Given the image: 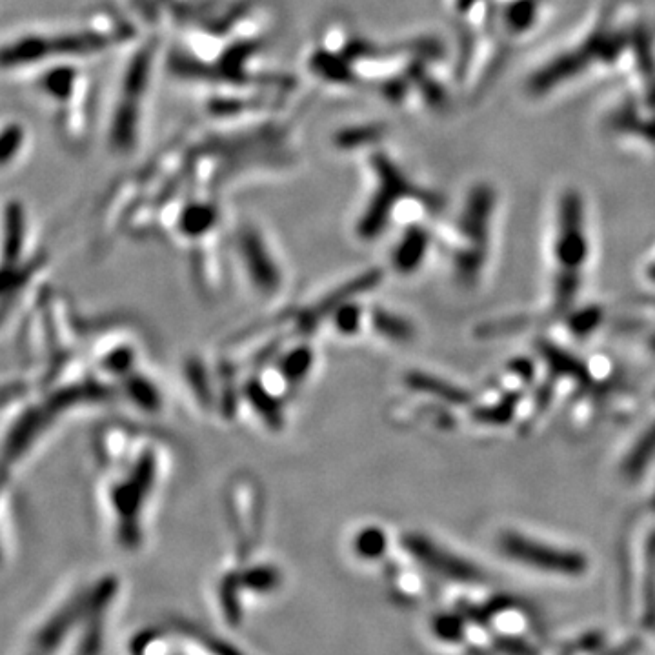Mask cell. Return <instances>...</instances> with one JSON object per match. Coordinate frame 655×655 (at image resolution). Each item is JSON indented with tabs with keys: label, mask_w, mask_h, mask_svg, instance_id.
Instances as JSON below:
<instances>
[{
	"label": "cell",
	"mask_w": 655,
	"mask_h": 655,
	"mask_svg": "<svg viewBox=\"0 0 655 655\" xmlns=\"http://www.w3.org/2000/svg\"><path fill=\"white\" fill-rule=\"evenodd\" d=\"M603 73L628 75L632 82L655 73V33L628 6L601 11L572 46L537 66L524 86L530 97L545 99L566 84Z\"/></svg>",
	"instance_id": "6da1fadb"
},
{
	"label": "cell",
	"mask_w": 655,
	"mask_h": 655,
	"mask_svg": "<svg viewBox=\"0 0 655 655\" xmlns=\"http://www.w3.org/2000/svg\"><path fill=\"white\" fill-rule=\"evenodd\" d=\"M142 30L124 10L99 6L82 19L66 24H42L13 31L2 42V70L6 75L24 73L59 62H86L130 48Z\"/></svg>",
	"instance_id": "7a4b0ae2"
},
{
	"label": "cell",
	"mask_w": 655,
	"mask_h": 655,
	"mask_svg": "<svg viewBox=\"0 0 655 655\" xmlns=\"http://www.w3.org/2000/svg\"><path fill=\"white\" fill-rule=\"evenodd\" d=\"M166 44L161 31H144L141 39L122 51L102 124L104 146L119 159L141 152L148 130L150 104L157 75L164 70Z\"/></svg>",
	"instance_id": "3957f363"
},
{
	"label": "cell",
	"mask_w": 655,
	"mask_h": 655,
	"mask_svg": "<svg viewBox=\"0 0 655 655\" xmlns=\"http://www.w3.org/2000/svg\"><path fill=\"white\" fill-rule=\"evenodd\" d=\"M19 79L48 104L62 144L73 153L82 152L95 124V88L86 64H48Z\"/></svg>",
	"instance_id": "277c9868"
},
{
	"label": "cell",
	"mask_w": 655,
	"mask_h": 655,
	"mask_svg": "<svg viewBox=\"0 0 655 655\" xmlns=\"http://www.w3.org/2000/svg\"><path fill=\"white\" fill-rule=\"evenodd\" d=\"M355 159L363 161L366 173L372 179V195L368 199V206L363 210L357 228L363 239H375L383 233L390 222V215L399 206V202H424L434 212L439 210L441 206L439 197L434 193L426 192L408 177L403 166L397 162V157L388 150L386 141L375 144L373 148L361 153Z\"/></svg>",
	"instance_id": "5b68a950"
},
{
	"label": "cell",
	"mask_w": 655,
	"mask_h": 655,
	"mask_svg": "<svg viewBox=\"0 0 655 655\" xmlns=\"http://www.w3.org/2000/svg\"><path fill=\"white\" fill-rule=\"evenodd\" d=\"M557 233H555V261L557 273L554 283V310L566 313L581 286V268L588 257L586 213L583 195L575 188H566L557 202Z\"/></svg>",
	"instance_id": "8992f818"
},
{
	"label": "cell",
	"mask_w": 655,
	"mask_h": 655,
	"mask_svg": "<svg viewBox=\"0 0 655 655\" xmlns=\"http://www.w3.org/2000/svg\"><path fill=\"white\" fill-rule=\"evenodd\" d=\"M495 201V190L486 182L472 186L464 199L463 212L459 217V246L454 253V270L457 281L466 286L474 284L483 273Z\"/></svg>",
	"instance_id": "52a82bcc"
},
{
	"label": "cell",
	"mask_w": 655,
	"mask_h": 655,
	"mask_svg": "<svg viewBox=\"0 0 655 655\" xmlns=\"http://www.w3.org/2000/svg\"><path fill=\"white\" fill-rule=\"evenodd\" d=\"M634 84V90L608 111L605 128L617 139L641 142L655 153V75Z\"/></svg>",
	"instance_id": "ba28073f"
},
{
	"label": "cell",
	"mask_w": 655,
	"mask_h": 655,
	"mask_svg": "<svg viewBox=\"0 0 655 655\" xmlns=\"http://www.w3.org/2000/svg\"><path fill=\"white\" fill-rule=\"evenodd\" d=\"M504 554L524 565L535 566L557 574L577 575L585 572L586 559L577 552H566L554 546L543 545L515 532H508L501 537Z\"/></svg>",
	"instance_id": "9c48e42d"
},
{
	"label": "cell",
	"mask_w": 655,
	"mask_h": 655,
	"mask_svg": "<svg viewBox=\"0 0 655 655\" xmlns=\"http://www.w3.org/2000/svg\"><path fill=\"white\" fill-rule=\"evenodd\" d=\"M555 0H497V28L510 44L534 33Z\"/></svg>",
	"instance_id": "30bf717a"
},
{
	"label": "cell",
	"mask_w": 655,
	"mask_h": 655,
	"mask_svg": "<svg viewBox=\"0 0 655 655\" xmlns=\"http://www.w3.org/2000/svg\"><path fill=\"white\" fill-rule=\"evenodd\" d=\"M404 545L417 559H421L424 565L432 566L434 570L448 575V577L461 579V581H472L479 577V572L475 570L474 566L464 563L463 559H459L455 555L444 552L443 548L435 546L430 539H426L423 535L406 537Z\"/></svg>",
	"instance_id": "8fae6325"
},
{
	"label": "cell",
	"mask_w": 655,
	"mask_h": 655,
	"mask_svg": "<svg viewBox=\"0 0 655 655\" xmlns=\"http://www.w3.org/2000/svg\"><path fill=\"white\" fill-rule=\"evenodd\" d=\"M31 130L21 117H6L2 122L0 161L4 173L13 172L28 159L31 150Z\"/></svg>",
	"instance_id": "7c38bea8"
},
{
	"label": "cell",
	"mask_w": 655,
	"mask_h": 655,
	"mask_svg": "<svg viewBox=\"0 0 655 655\" xmlns=\"http://www.w3.org/2000/svg\"><path fill=\"white\" fill-rule=\"evenodd\" d=\"M537 346H539V352L543 355L545 363L548 364V370L554 377H566L581 386H590L594 383L590 368L574 353L566 352L561 346L550 343V341H539Z\"/></svg>",
	"instance_id": "4fadbf2b"
},
{
	"label": "cell",
	"mask_w": 655,
	"mask_h": 655,
	"mask_svg": "<svg viewBox=\"0 0 655 655\" xmlns=\"http://www.w3.org/2000/svg\"><path fill=\"white\" fill-rule=\"evenodd\" d=\"M428 246H430V233H428V230L423 226H419V224L408 226L403 239L397 244V248L393 252L395 268L403 273L415 272L421 266L424 257H426Z\"/></svg>",
	"instance_id": "5bb4252c"
},
{
	"label": "cell",
	"mask_w": 655,
	"mask_h": 655,
	"mask_svg": "<svg viewBox=\"0 0 655 655\" xmlns=\"http://www.w3.org/2000/svg\"><path fill=\"white\" fill-rule=\"evenodd\" d=\"M406 384L414 388L415 392L428 393L432 397L441 399L444 403L466 404L470 403L472 395L463 390L461 386L454 383H448L444 379H439L435 375L423 372H412L406 377Z\"/></svg>",
	"instance_id": "9a60e30c"
},
{
	"label": "cell",
	"mask_w": 655,
	"mask_h": 655,
	"mask_svg": "<svg viewBox=\"0 0 655 655\" xmlns=\"http://www.w3.org/2000/svg\"><path fill=\"white\" fill-rule=\"evenodd\" d=\"M655 459V423L646 428L643 435L635 441L634 446L623 461L621 474L625 475L628 481H635L645 474L648 466Z\"/></svg>",
	"instance_id": "2e32d148"
},
{
	"label": "cell",
	"mask_w": 655,
	"mask_h": 655,
	"mask_svg": "<svg viewBox=\"0 0 655 655\" xmlns=\"http://www.w3.org/2000/svg\"><path fill=\"white\" fill-rule=\"evenodd\" d=\"M521 395L517 392L504 393L503 397L494 404L477 408L474 419L477 423L490 424V426H504L514 419Z\"/></svg>",
	"instance_id": "e0dca14e"
},
{
	"label": "cell",
	"mask_w": 655,
	"mask_h": 655,
	"mask_svg": "<svg viewBox=\"0 0 655 655\" xmlns=\"http://www.w3.org/2000/svg\"><path fill=\"white\" fill-rule=\"evenodd\" d=\"M373 324L379 332L383 333L384 337H388L392 341H408L414 337L412 324L408 323L406 319H401V317L384 312V310L373 312Z\"/></svg>",
	"instance_id": "ac0fdd59"
},
{
	"label": "cell",
	"mask_w": 655,
	"mask_h": 655,
	"mask_svg": "<svg viewBox=\"0 0 655 655\" xmlns=\"http://www.w3.org/2000/svg\"><path fill=\"white\" fill-rule=\"evenodd\" d=\"M601 321H603V310L599 306H588L575 312L568 319V328L577 339H586L590 333H594L599 328Z\"/></svg>",
	"instance_id": "d6986e66"
},
{
	"label": "cell",
	"mask_w": 655,
	"mask_h": 655,
	"mask_svg": "<svg viewBox=\"0 0 655 655\" xmlns=\"http://www.w3.org/2000/svg\"><path fill=\"white\" fill-rule=\"evenodd\" d=\"M361 545L366 554L377 555L384 546V535L379 530H366L361 537Z\"/></svg>",
	"instance_id": "ffe728a7"
},
{
	"label": "cell",
	"mask_w": 655,
	"mask_h": 655,
	"mask_svg": "<svg viewBox=\"0 0 655 655\" xmlns=\"http://www.w3.org/2000/svg\"><path fill=\"white\" fill-rule=\"evenodd\" d=\"M508 370L512 373H517L523 381H530L534 377V364L530 363L528 359H517L514 363L508 366Z\"/></svg>",
	"instance_id": "44dd1931"
},
{
	"label": "cell",
	"mask_w": 655,
	"mask_h": 655,
	"mask_svg": "<svg viewBox=\"0 0 655 655\" xmlns=\"http://www.w3.org/2000/svg\"><path fill=\"white\" fill-rule=\"evenodd\" d=\"M648 279H650L652 283H655V262H652L650 268H648Z\"/></svg>",
	"instance_id": "7402d4cb"
},
{
	"label": "cell",
	"mask_w": 655,
	"mask_h": 655,
	"mask_svg": "<svg viewBox=\"0 0 655 655\" xmlns=\"http://www.w3.org/2000/svg\"><path fill=\"white\" fill-rule=\"evenodd\" d=\"M654 508H655V494H654Z\"/></svg>",
	"instance_id": "603a6c76"
}]
</instances>
